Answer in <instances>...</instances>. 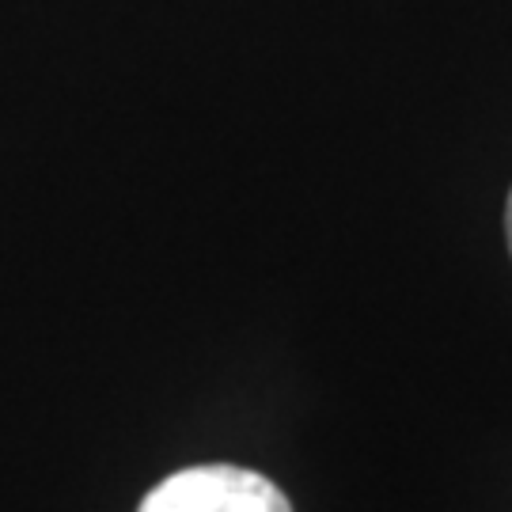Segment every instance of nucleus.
Listing matches in <instances>:
<instances>
[{"mask_svg":"<svg viewBox=\"0 0 512 512\" xmlns=\"http://www.w3.org/2000/svg\"><path fill=\"white\" fill-rule=\"evenodd\" d=\"M137 512H293V505L258 471L202 463L152 486Z\"/></svg>","mask_w":512,"mask_h":512,"instance_id":"f257e3e1","label":"nucleus"},{"mask_svg":"<svg viewBox=\"0 0 512 512\" xmlns=\"http://www.w3.org/2000/svg\"><path fill=\"white\" fill-rule=\"evenodd\" d=\"M505 236H509V251H512V194H509V205H505Z\"/></svg>","mask_w":512,"mask_h":512,"instance_id":"f03ea898","label":"nucleus"}]
</instances>
